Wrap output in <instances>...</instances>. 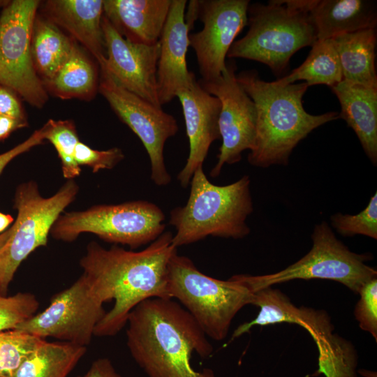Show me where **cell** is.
I'll list each match as a JSON object with an SVG mask.
<instances>
[{
  "label": "cell",
  "instance_id": "obj_1",
  "mask_svg": "<svg viewBox=\"0 0 377 377\" xmlns=\"http://www.w3.org/2000/svg\"><path fill=\"white\" fill-rule=\"evenodd\" d=\"M171 232H164L145 249L126 250L117 245L105 249L90 242L80 263L92 293L103 304L114 300L96 325L94 336L116 335L126 325L129 313L142 301L170 299L168 265L177 248Z\"/></svg>",
  "mask_w": 377,
  "mask_h": 377
},
{
  "label": "cell",
  "instance_id": "obj_2",
  "mask_svg": "<svg viewBox=\"0 0 377 377\" xmlns=\"http://www.w3.org/2000/svg\"><path fill=\"white\" fill-rule=\"evenodd\" d=\"M126 343L148 377H215L212 370L196 371L195 353L209 357L213 347L191 315L173 299L149 298L128 315Z\"/></svg>",
  "mask_w": 377,
  "mask_h": 377
},
{
  "label": "cell",
  "instance_id": "obj_3",
  "mask_svg": "<svg viewBox=\"0 0 377 377\" xmlns=\"http://www.w3.org/2000/svg\"><path fill=\"white\" fill-rule=\"evenodd\" d=\"M237 80L253 101L257 113L254 147L248 155L255 167L287 165L298 143L312 131L339 119V113H308L302 98L309 86L303 82L283 85L261 80L256 70L241 71Z\"/></svg>",
  "mask_w": 377,
  "mask_h": 377
},
{
  "label": "cell",
  "instance_id": "obj_4",
  "mask_svg": "<svg viewBox=\"0 0 377 377\" xmlns=\"http://www.w3.org/2000/svg\"><path fill=\"white\" fill-rule=\"evenodd\" d=\"M186 203L172 209L169 224L175 229L172 244L188 245L208 236L242 239L250 233L246 224L253 210L251 180L244 175L225 186L212 184L198 168L190 182Z\"/></svg>",
  "mask_w": 377,
  "mask_h": 377
},
{
  "label": "cell",
  "instance_id": "obj_5",
  "mask_svg": "<svg viewBox=\"0 0 377 377\" xmlns=\"http://www.w3.org/2000/svg\"><path fill=\"white\" fill-rule=\"evenodd\" d=\"M247 25V33L234 41L227 57L260 62L277 76L286 71L296 52L317 40L309 13L286 0L249 4Z\"/></svg>",
  "mask_w": 377,
  "mask_h": 377
},
{
  "label": "cell",
  "instance_id": "obj_6",
  "mask_svg": "<svg viewBox=\"0 0 377 377\" xmlns=\"http://www.w3.org/2000/svg\"><path fill=\"white\" fill-rule=\"evenodd\" d=\"M168 292L197 322L207 337L224 339L236 314L252 304L253 293L242 283L219 280L198 269L188 257L177 251L168 265Z\"/></svg>",
  "mask_w": 377,
  "mask_h": 377
},
{
  "label": "cell",
  "instance_id": "obj_7",
  "mask_svg": "<svg viewBox=\"0 0 377 377\" xmlns=\"http://www.w3.org/2000/svg\"><path fill=\"white\" fill-rule=\"evenodd\" d=\"M164 221L165 214L158 205L140 200L66 212L59 216L50 232L54 239L65 242H72L84 232L92 233L133 250L161 235L165 229Z\"/></svg>",
  "mask_w": 377,
  "mask_h": 377
},
{
  "label": "cell",
  "instance_id": "obj_8",
  "mask_svg": "<svg viewBox=\"0 0 377 377\" xmlns=\"http://www.w3.org/2000/svg\"><path fill=\"white\" fill-rule=\"evenodd\" d=\"M311 239L309 252L283 270L258 276L236 274L230 278L252 293L294 279H312L336 281L358 293L367 281L376 278V270L365 263L369 256L350 251L326 221L315 226Z\"/></svg>",
  "mask_w": 377,
  "mask_h": 377
},
{
  "label": "cell",
  "instance_id": "obj_9",
  "mask_svg": "<svg viewBox=\"0 0 377 377\" xmlns=\"http://www.w3.org/2000/svg\"><path fill=\"white\" fill-rule=\"evenodd\" d=\"M79 187L68 179L52 196L40 195L37 184H20L14 196L17 215L14 231L0 253V295H6L8 286L24 260L35 249L46 246L48 235L64 209L75 199Z\"/></svg>",
  "mask_w": 377,
  "mask_h": 377
},
{
  "label": "cell",
  "instance_id": "obj_10",
  "mask_svg": "<svg viewBox=\"0 0 377 377\" xmlns=\"http://www.w3.org/2000/svg\"><path fill=\"white\" fill-rule=\"evenodd\" d=\"M40 3L38 0L9 1L0 14V84L38 108L48 100L31 53L32 27Z\"/></svg>",
  "mask_w": 377,
  "mask_h": 377
},
{
  "label": "cell",
  "instance_id": "obj_11",
  "mask_svg": "<svg viewBox=\"0 0 377 377\" xmlns=\"http://www.w3.org/2000/svg\"><path fill=\"white\" fill-rule=\"evenodd\" d=\"M100 68L98 92L119 119L139 138L150 161L151 179L157 186L171 182L164 161L166 141L175 136L179 126L176 119L119 85L103 68Z\"/></svg>",
  "mask_w": 377,
  "mask_h": 377
},
{
  "label": "cell",
  "instance_id": "obj_12",
  "mask_svg": "<svg viewBox=\"0 0 377 377\" xmlns=\"http://www.w3.org/2000/svg\"><path fill=\"white\" fill-rule=\"evenodd\" d=\"M103 304L82 274L70 287L54 295L46 309L15 330L44 339L52 337L87 347L105 313Z\"/></svg>",
  "mask_w": 377,
  "mask_h": 377
},
{
  "label": "cell",
  "instance_id": "obj_13",
  "mask_svg": "<svg viewBox=\"0 0 377 377\" xmlns=\"http://www.w3.org/2000/svg\"><path fill=\"white\" fill-rule=\"evenodd\" d=\"M234 61L226 62L221 75L210 81L198 80L200 85L221 102L219 128L222 140L217 163L209 175L217 177L225 164L242 160L245 150H252L256 134L257 113L255 104L238 83Z\"/></svg>",
  "mask_w": 377,
  "mask_h": 377
},
{
  "label": "cell",
  "instance_id": "obj_14",
  "mask_svg": "<svg viewBox=\"0 0 377 377\" xmlns=\"http://www.w3.org/2000/svg\"><path fill=\"white\" fill-rule=\"evenodd\" d=\"M249 0H197V16L202 29L189 34L201 80L221 75L235 38L248 22Z\"/></svg>",
  "mask_w": 377,
  "mask_h": 377
},
{
  "label": "cell",
  "instance_id": "obj_15",
  "mask_svg": "<svg viewBox=\"0 0 377 377\" xmlns=\"http://www.w3.org/2000/svg\"><path fill=\"white\" fill-rule=\"evenodd\" d=\"M102 29L106 58L99 68H105L126 90L162 108L156 84L158 42L151 45L131 42L120 35L104 16Z\"/></svg>",
  "mask_w": 377,
  "mask_h": 377
},
{
  "label": "cell",
  "instance_id": "obj_16",
  "mask_svg": "<svg viewBox=\"0 0 377 377\" xmlns=\"http://www.w3.org/2000/svg\"><path fill=\"white\" fill-rule=\"evenodd\" d=\"M186 0H171L158 43L157 94L161 105L170 103L195 78L188 71L186 53L191 27L185 20Z\"/></svg>",
  "mask_w": 377,
  "mask_h": 377
},
{
  "label": "cell",
  "instance_id": "obj_17",
  "mask_svg": "<svg viewBox=\"0 0 377 377\" xmlns=\"http://www.w3.org/2000/svg\"><path fill=\"white\" fill-rule=\"evenodd\" d=\"M177 97L182 105L189 143L188 156L177 178L186 188L195 171L202 167L211 145L221 139L219 128L221 102L207 92L196 79L188 88L180 91Z\"/></svg>",
  "mask_w": 377,
  "mask_h": 377
},
{
  "label": "cell",
  "instance_id": "obj_18",
  "mask_svg": "<svg viewBox=\"0 0 377 377\" xmlns=\"http://www.w3.org/2000/svg\"><path fill=\"white\" fill-rule=\"evenodd\" d=\"M45 17L80 43L101 66L106 58L102 29L103 0H49L43 7Z\"/></svg>",
  "mask_w": 377,
  "mask_h": 377
},
{
  "label": "cell",
  "instance_id": "obj_19",
  "mask_svg": "<svg viewBox=\"0 0 377 377\" xmlns=\"http://www.w3.org/2000/svg\"><path fill=\"white\" fill-rule=\"evenodd\" d=\"M171 0H103V16L126 40L155 45L166 21Z\"/></svg>",
  "mask_w": 377,
  "mask_h": 377
},
{
  "label": "cell",
  "instance_id": "obj_20",
  "mask_svg": "<svg viewBox=\"0 0 377 377\" xmlns=\"http://www.w3.org/2000/svg\"><path fill=\"white\" fill-rule=\"evenodd\" d=\"M306 11L314 25L317 40L342 34L376 29V4L369 0H307Z\"/></svg>",
  "mask_w": 377,
  "mask_h": 377
},
{
  "label": "cell",
  "instance_id": "obj_21",
  "mask_svg": "<svg viewBox=\"0 0 377 377\" xmlns=\"http://www.w3.org/2000/svg\"><path fill=\"white\" fill-rule=\"evenodd\" d=\"M343 119L355 133L371 163L377 164V89L342 80L332 87Z\"/></svg>",
  "mask_w": 377,
  "mask_h": 377
},
{
  "label": "cell",
  "instance_id": "obj_22",
  "mask_svg": "<svg viewBox=\"0 0 377 377\" xmlns=\"http://www.w3.org/2000/svg\"><path fill=\"white\" fill-rule=\"evenodd\" d=\"M331 39L339 56L343 80L377 89L376 29L342 34Z\"/></svg>",
  "mask_w": 377,
  "mask_h": 377
},
{
  "label": "cell",
  "instance_id": "obj_23",
  "mask_svg": "<svg viewBox=\"0 0 377 377\" xmlns=\"http://www.w3.org/2000/svg\"><path fill=\"white\" fill-rule=\"evenodd\" d=\"M99 78L97 66L75 42L68 59L44 85L61 99L89 101L98 91Z\"/></svg>",
  "mask_w": 377,
  "mask_h": 377
},
{
  "label": "cell",
  "instance_id": "obj_24",
  "mask_svg": "<svg viewBox=\"0 0 377 377\" xmlns=\"http://www.w3.org/2000/svg\"><path fill=\"white\" fill-rule=\"evenodd\" d=\"M75 41L45 16L36 15L32 27L31 53L43 84L51 80L68 59Z\"/></svg>",
  "mask_w": 377,
  "mask_h": 377
},
{
  "label": "cell",
  "instance_id": "obj_25",
  "mask_svg": "<svg viewBox=\"0 0 377 377\" xmlns=\"http://www.w3.org/2000/svg\"><path fill=\"white\" fill-rule=\"evenodd\" d=\"M86 351L84 346L45 340L22 362L12 377H67Z\"/></svg>",
  "mask_w": 377,
  "mask_h": 377
},
{
  "label": "cell",
  "instance_id": "obj_26",
  "mask_svg": "<svg viewBox=\"0 0 377 377\" xmlns=\"http://www.w3.org/2000/svg\"><path fill=\"white\" fill-rule=\"evenodd\" d=\"M304 80L309 87L326 84L331 88L343 80L340 61L332 39L317 40L306 60L289 75L275 82L287 85Z\"/></svg>",
  "mask_w": 377,
  "mask_h": 377
},
{
  "label": "cell",
  "instance_id": "obj_27",
  "mask_svg": "<svg viewBox=\"0 0 377 377\" xmlns=\"http://www.w3.org/2000/svg\"><path fill=\"white\" fill-rule=\"evenodd\" d=\"M45 136L55 148L61 160L63 175L68 179L80 175V166L75 158V147L80 142L76 127L71 120L50 119L45 124Z\"/></svg>",
  "mask_w": 377,
  "mask_h": 377
},
{
  "label": "cell",
  "instance_id": "obj_28",
  "mask_svg": "<svg viewBox=\"0 0 377 377\" xmlns=\"http://www.w3.org/2000/svg\"><path fill=\"white\" fill-rule=\"evenodd\" d=\"M44 341L17 330L0 332V377H12L22 362Z\"/></svg>",
  "mask_w": 377,
  "mask_h": 377
},
{
  "label": "cell",
  "instance_id": "obj_29",
  "mask_svg": "<svg viewBox=\"0 0 377 377\" xmlns=\"http://www.w3.org/2000/svg\"><path fill=\"white\" fill-rule=\"evenodd\" d=\"M332 226L343 236L362 235L377 239V194L367 207L355 215L337 213L330 217Z\"/></svg>",
  "mask_w": 377,
  "mask_h": 377
},
{
  "label": "cell",
  "instance_id": "obj_30",
  "mask_svg": "<svg viewBox=\"0 0 377 377\" xmlns=\"http://www.w3.org/2000/svg\"><path fill=\"white\" fill-rule=\"evenodd\" d=\"M39 302L30 293L0 295V332L15 330L36 313Z\"/></svg>",
  "mask_w": 377,
  "mask_h": 377
},
{
  "label": "cell",
  "instance_id": "obj_31",
  "mask_svg": "<svg viewBox=\"0 0 377 377\" xmlns=\"http://www.w3.org/2000/svg\"><path fill=\"white\" fill-rule=\"evenodd\" d=\"M360 299L356 304L355 316L362 330L377 339V279L367 281L360 290Z\"/></svg>",
  "mask_w": 377,
  "mask_h": 377
},
{
  "label": "cell",
  "instance_id": "obj_32",
  "mask_svg": "<svg viewBox=\"0 0 377 377\" xmlns=\"http://www.w3.org/2000/svg\"><path fill=\"white\" fill-rule=\"evenodd\" d=\"M124 158L122 150L118 147L96 150L80 141L75 147V158L78 165L88 166L93 172L112 169Z\"/></svg>",
  "mask_w": 377,
  "mask_h": 377
},
{
  "label": "cell",
  "instance_id": "obj_33",
  "mask_svg": "<svg viewBox=\"0 0 377 377\" xmlns=\"http://www.w3.org/2000/svg\"><path fill=\"white\" fill-rule=\"evenodd\" d=\"M0 116L27 122L20 96L11 88L0 84Z\"/></svg>",
  "mask_w": 377,
  "mask_h": 377
},
{
  "label": "cell",
  "instance_id": "obj_34",
  "mask_svg": "<svg viewBox=\"0 0 377 377\" xmlns=\"http://www.w3.org/2000/svg\"><path fill=\"white\" fill-rule=\"evenodd\" d=\"M45 136L44 125L35 131L26 140L14 147L11 149L0 154V175L6 166L17 156L28 151L31 148L43 143Z\"/></svg>",
  "mask_w": 377,
  "mask_h": 377
},
{
  "label": "cell",
  "instance_id": "obj_35",
  "mask_svg": "<svg viewBox=\"0 0 377 377\" xmlns=\"http://www.w3.org/2000/svg\"><path fill=\"white\" fill-rule=\"evenodd\" d=\"M77 377H122L116 370L112 362L107 357L94 360L88 370Z\"/></svg>",
  "mask_w": 377,
  "mask_h": 377
},
{
  "label": "cell",
  "instance_id": "obj_36",
  "mask_svg": "<svg viewBox=\"0 0 377 377\" xmlns=\"http://www.w3.org/2000/svg\"><path fill=\"white\" fill-rule=\"evenodd\" d=\"M28 125L27 122H23L13 118L0 116V141L8 138L10 135Z\"/></svg>",
  "mask_w": 377,
  "mask_h": 377
},
{
  "label": "cell",
  "instance_id": "obj_37",
  "mask_svg": "<svg viewBox=\"0 0 377 377\" xmlns=\"http://www.w3.org/2000/svg\"><path fill=\"white\" fill-rule=\"evenodd\" d=\"M14 221L10 214L0 212V234L6 231Z\"/></svg>",
  "mask_w": 377,
  "mask_h": 377
},
{
  "label": "cell",
  "instance_id": "obj_38",
  "mask_svg": "<svg viewBox=\"0 0 377 377\" xmlns=\"http://www.w3.org/2000/svg\"><path fill=\"white\" fill-rule=\"evenodd\" d=\"M14 231V224L0 234V253L7 244Z\"/></svg>",
  "mask_w": 377,
  "mask_h": 377
}]
</instances>
